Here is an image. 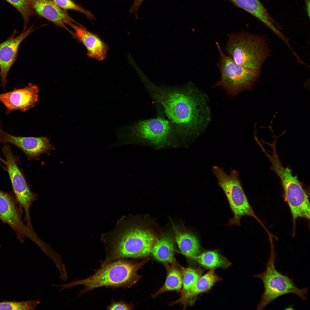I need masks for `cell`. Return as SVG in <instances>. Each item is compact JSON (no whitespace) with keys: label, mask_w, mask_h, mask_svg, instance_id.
Returning a JSON list of instances; mask_svg holds the SVG:
<instances>
[{"label":"cell","mask_w":310,"mask_h":310,"mask_svg":"<svg viewBox=\"0 0 310 310\" xmlns=\"http://www.w3.org/2000/svg\"><path fill=\"white\" fill-rule=\"evenodd\" d=\"M34 14L52 22L58 27L62 28L72 36L73 32L66 26L65 22L69 21L81 24L71 18L66 11L57 5L52 0H30Z\"/></svg>","instance_id":"2e32d148"},{"label":"cell","mask_w":310,"mask_h":310,"mask_svg":"<svg viewBox=\"0 0 310 310\" xmlns=\"http://www.w3.org/2000/svg\"><path fill=\"white\" fill-rule=\"evenodd\" d=\"M2 151L7 162L6 170L10 179L15 197L20 208L22 210L23 208L24 210V220L26 221V225L29 228H32L30 208L37 199V195L31 191L28 186L10 146L4 143Z\"/></svg>","instance_id":"30bf717a"},{"label":"cell","mask_w":310,"mask_h":310,"mask_svg":"<svg viewBox=\"0 0 310 310\" xmlns=\"http://www.w3.org/2000/svg\"><path fill=\"white\" fill-rule=\"evenodd\" d=\"M118 225L111 241L109 255L102 264L114 260L130 258L147 257L157 240L152 230L133 224L128 219Z\"/></svg>","instance_id":"7a4b0ae2"},{"label":"cell","mask_w":310,"mask_h":310,"mask_svg":"<svg viewBox=\"0 0 310 310\" xmlns=\"http://www.w3.org/2000/svg\"><path fill=\"white\" fill-rule=\"evenodd\" d=\"M39 92V88L36 85L29 83L23 88L0 94V101L5 106L7 113L16 110L23 111L36 104Z\"/></svg>","instance_id":"7c38bea8"},{"label":"cell","mask_w":310,"mask_h":310,"mask_svg":"<svg viewBox=\"0 0 310 310\" xmlns=\"http://www.w3.org/2000/svg\"><path fill=\"white\" fill-rule=\"evenodd\" d=\"M193 259L202 266L210 269L216 268H226L231 264L226 257L214 251L204 252Z\"/></svg>","instance_id":"7402d4cb"},{"label":"cell","mask_w":310,"mask_h":310,"mask_svg":"<svg viewBox=\"0 0 310 310\" xmlns=\"http://www.w3.org/2000/svg\"><path fill=\"white\" fill-rule=\"evenodd\" d=\"M1 162L3 163L5 166H6L7 164V162L6 160H4L2 158L0 157V163Z\"/></svg>","instance_id":"f1b7e54d"},{"label":"cell","mask_w":310,"mask_h":310,"mask_svg":"<svg viewBox=\"0 0 310 310\" xmlns=\"http://www.w3.org/2000/svg\"><path fill=\"white\" fill-rule=\"evenodd\" d=\"M59 7L67 11L73 10L81 13L89 19L95 20L94 16L90 11L84 8L80 5L78 4L72 0H52Z\"/></svg>","instance_id":"484cf974"},{"label":"cell","mask_w":310,"mask_h":310,"mask_svg":"<svg viewBox=\"0 0 310 310\" xmlns=\"http://www.w3.org/2000/svg\"><path fill=\"white\" fill-rule=\"evenodd\" d=\"M175 238L179 248L185 255L193 259L200 254V245L197 238L190 233L174 227Z\"/></svg>","instance_id":"ffe728a7"},{"label":"cell","mask_w":310,"mask_h":310,"mask_svg":"<svg viewBox=\"0 0 310 310\" xmlns=\"http://www.w3.org/2000/svg\"><path fill=\"white\" fill-rule=\"evenodd\" d=\"M272 154L264 153L271 164V169L280 178L284 191L285 199L294 219L307 216L310 212V203L307 195L297 176L291 170L284 167L280 160L276 148H272Z\"/></svg>","instance_id":"52a82bcc"},{"label":"cell","mask_w":310,"mask_h":310,"mask_svg":"<svg viewBox=\"0 0 310 310\" xmlns=\"http://www.w3.org/2000/svg\"><path fill=\"white\" fill-rule=\"evenodd\" d=\"M306 8L308 14V16H309L310 13V1L309 0H305Z\"/></svg>","instance_id":"83f0119b"},{"label":"cell","mask_w":310,"mask_h":310,"mask_svg":"<svg viewBox=\"0 0 310 310\" xmlns=\"http://www.w3.org/2000/svg\"><path fill=\"white\" fill-rule=\"evenodd\" d=\"M216 44L219 53L218 67L221 77L214 87H222L227 94L232 96L252 90L259 78L260 71L237 64L229 56L224 54L218 42H216Z\"/></svg>","instance_id":"ba28073f"},{"label":"cell","mask_w":310,"mask_h":310,"mask_svg":"<svg viewBox=\"0 0 310 310\" xmlns=\"http://www.w3.org/2000/svg\"><path fill=\"white\" fill-rule=\"evenodd\" d=\"M40 302L37 299L17 302L4 301L0 302V310H34Z\"/></svg>","instance_id":"d4e9b609"},{"label":"cell","mask_w":310,"mask_h":310,"mask_svg":"<svg viewBox=\"0 0 310 310\" xmlns=\"http://www.w3.org/2000/svg\"><path fill=\"white\" fill-rule=\"evenodd\" d=\"M215 268L210 269L206 274L201 276L190 289L181 293L180 298L171 303L170 305L180 303L185 306L191 298L209 290L215 283L222 280L220 277L215 274Z\"/></svg>","instance_id":"e0dca14e"},{"label":"cell","mask_w":310,"mask_h":310,"mask_svg":"<svg viewBox=\"0 0 310 310\" xmlns=\"http://www.w3.org/2000/svg\"><path fill=\"white\" fill-rule=\"evenodd\" d=\"M174 245L173 239L170 236H164L157 240L154 244L151 253L157 261L170 263L175 259Z\"/></svg>","instance_id":"44dd1931"},{"label":"cell","mask_w":310,"mask_h":310,"mask_svg":"<svg viewBox=\"0 0 310 310\" xmlns=\"http://www.w3.org/2000/svg\"><path fill=\"white\" fill-rule=\"evenodd\" d=\"M183 279V288L181 293L190 289L201 276L203 270L200 268H181Z\"/></svg>","instance_id":"603a6c76"},{"label":"cell","mask_w":310,"mask_h":310,"mask_svg":"<svg viewBox=\"0 0 310 310\" xmlns=\"http://www.w3.org/2000/svg\"><path fill=\"white\" fill-rule=\"evenodd\" d=\"M22 213L14 194L0 190V219L14 231L17 239L23 243L26 237L31 238L33 233L21 220Z\"/></svg>","instance_id":"8fae6325"},{"label":"cell","mask_w":310,"mask_h":310,"mask_svg":"<svg viewBox=\"0 0 310 310\" xmlns=\"http://www.w3.org/2000/svg\"><path fill=\"white\" fill-rule=\"evenodd\" d=\"M33 26L32 25L28 30L23 31L16 37L15 36L18 31L14 30L13 34L6 40L0 44V75L3 87L6 85L8 72L17 58L19 45L34 31Z\"/></svg>","instance_id":"5bb4252c"},{"label":"cell","mask_w":310,"mask_h":310,"mask_svg":"<svg viewBox=\"0 0 310 310\" xmlns=\"http://www.w3.org/2000/svg\"><path fill=\"white\" fill-rule=\"evenodd\" d=\"M227 36L225 49L228 55L240 65L260 71L271 52L266 39L244 32Z\"/></svg>","instance_id":"5b68a950"},{"label":"cell","mask_w":310,"mask_h":310,"mask_svg":"<svg viewBox=\"0 0 310 310\" xmlns=\"http://www.w3.org/2000/svg\"><path fill=\"white\" fill-rule=\"evenodd\" d=\"M167 272L166 278L163 286L158 291L152 294L156 298L160 294L170 291L179 292L181 291L183 279L181 270L177 266L175 259L172 262L163 263Z\"/></svg>","instance_id":"d6986e66"},{"label":"cell","mask_w":310,"mask_h":310,"mask_svg":"<svg viewBox=\"0 0 310 310\" xmlns=\"http://www.w3.org/2000/svg\"><path fill=\"white\" fill-rule=\"evenodd\" d=\"M232 3L255 17L272 31L276 29L275 22L259 0H225Z\"/></svg>","instance_id":"ac0fdd59"},{"label":"cell","mask_w":310,"mask_h":310,"mask_svg":"<svg viewBox=\"0 0 310 310\" xmlns=\"http://www.w3.org/2000/svg\"><path fill=\"white\" fill-rule=\"evenodd\" d=\"M275 258L274 246L272 244L270 254L266 264V270L261 273L253 275L254 278L261 280L264 288L260 301L257 305V310L264 309L275 299L289 293L295 294L303 300H305L307 298L308 288H298L292 278L277 270L275 267Z\"/></svg>","instance_id":"8992f818"},{"label":"cell","mask_w":310,"mask_h":310,"mask_svg":"<svg viewBox=\"0 0 310 310\" xmlns=\"http://www.w3.org/2000/svg\"><path fill=\"white\" fill-rule=\"evenodd\" d=\"M12 5L20 13L24 21L23 31L26 30L29 19L34 14L30 0H5Z\"/></svg>","instance_id":"cb8c5ba5"},{"label":"cell","mask_w":310,"mask_h":310,"mask_svg":"<svg viewBox=\"0 0 310 310\" xmlns=\"http://www.w3.org/2000/svg\"><path fill=\"white\" fill-rule=\"evenodd\" d=\"M0 142L12 144L22 150L30 160L37 159L40 155L54 149L45 137H21L11 135L0 129Z\"/></svg>","instance_id":"4fadbf2b"},{"label":"cell","mask_w":310,"mask_h":310,"mask_svg":"<svg viewBox=\"0 0 310 310\" xmlns=\"http://www.w3.org/2000/svg\"><path fill=\"white\" fill-rule=\"evenodd\" d=\"M108 310H131L133 308L132 306L130 304L126 303L123 301L118 302H113L107 307Z\"/></svg>","instance_id":"4316f807"},{"label":"cell","mask_w":310,"mask_h":310,"mask_svg":"<svg viewBox=\"0 0 310 310\" xmlns=\"http://www.w3.org/2000/svg\"><path fill=\"white\" fill-rule=\"evenodd\" d=\"M149 259L147 258L142 261L136 262L124 258L117 259L102 266L89 277L60 285L59 286L62 290L78 285L84 286V289L80 292L78 296L102 286L130 287L141 278L142 276L138 274V271Z\"/></svg>","instance_id":"3957f363"},{"label":"cell","mask_w":310,"mask_h":310,"mask_svg":"<svg viewBox=\"0 0 310 310\" xmlns=\"http://www.w3.org/2000/svg\"><path fill=\"white\" fill-rule=\"evenodd\" d=\"M114 133L117 140L111 148L145 142L161 145L179 134L170 122L158 117L133 122L115 129Z\"/></svg>","instance_id":"277c9868"},{"label":"cell","mask_w":310,"mask_h":310,"mask_svg":"<svg viewBox=\"0 0 310 310\" xmlns=\"http://www.w3.org/2000/svg\"><path fill=\"white\" fill-rule=\"evenodd\" d=\"M65 24L74 30L72 36L84 45L88 57L100 61L105 59L108 47L98 35L90 32L81 25L69 21L65 22Z\"/></svg>","instance_id":"9a60e30c"},{"label":"cell","mask_w":310,"mask_h":310,"mask_svg":"<svg viewBox=\"0 0 310 310\" xmlns=\"http://www.w3.org/2000/svg\"><path fill=\"white\" fill-rule=\"evenodd\" d=\"M157 116L170 122L179 135L197 136L210 120L207 97L192 83L179 87L146 84Z\"/></svg>","instance_id":"6da1fadb"},{"label":"cell","mask_w":310,"mask_h":310,"mask_svg":"<svg viewBox=\"0 0 310 310\" xmlns=\"http://www.w3.org/2000/svg\"><path fill=\"white\" fill-rule=\"evenodd\" d=\"M212 172L218 180V185L224 192L234 214L227 225L239 226L241 218L247 216L255 218L263 226L248 201L241 185L239 172L232 170L230 174L228 175L222 168L215 166L212 167Z\"/></svg>","instance_id":"9c48e42d"}]
</instances>
